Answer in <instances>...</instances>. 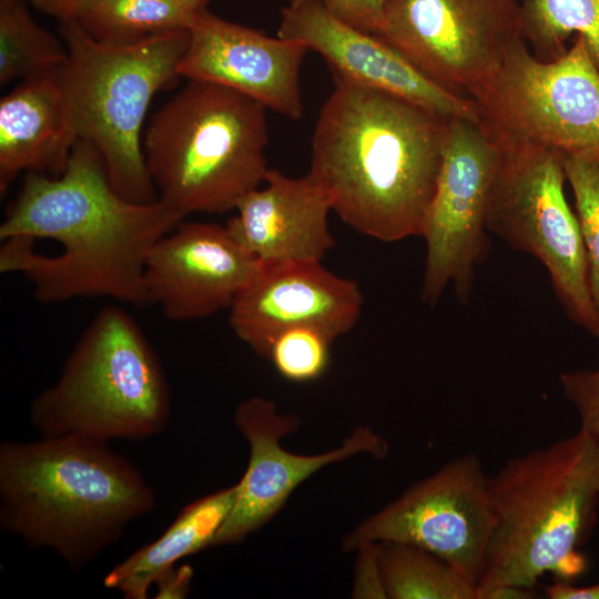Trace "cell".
Masks as SVG:
<instances>
[{
    "instance_id": "cb8c5ba5",
    "label": "cell",
    "mask_w": 599,
    "mask_h": 599,
    "mask_svg": "<svg viewBox=\"0 0 599 599\" xmlns=\"http://www.w3.org/2000/svg\"><path fill=\"white\" fill-rule=\"evenodd\" d=\"M67 60V48L35 22L22 0H0L1 85L54 72Z\"/></svg>"
},
{
    "instance_id": "7402d4cb",
    "label": "cell",
    "mask_w": 599,
    "mask_h": 599,
    "mask_svg": "<svg viewBox=\"0 0 599 599\" xmlns=\"http://www.w3.org/2000/svg\"><path fill=\"white\" fill-rule=\"evenodd\" d=\"M377 560L385 598L477 599V585L419 547L379 542Z\"/></svg>"
},
{
    "instance_id": "d6986e66",
    "label": "cell",
    "mask_w": 599,
    "mask_h": 599,
    "mask_svg": "<svg viewBox=\"0 0 599 599\" xmlns=\"http://www.w3.org/2000/svg\"><path fill=\"white\" fill-rule=\"evenodd\" d=\"M78 140L59 70L22 81L0 101L1 194L21 172L60 175Z\"/></svg>"
},
{
    "instance_id": "8992f818",
    "label": "cell",
    "mask_w": 599,
    "mask_h": 599,
    "mask_svg": "<svg viewBox=\"0 0 599 599\" xmlns=\"http://www.w3.org/2000/svg\"><path fill=\"white\" fill-rule=\"evenodd\" d=\"M29 418L42 437L109 443L160 434L171 418L169 383L134 318L98 312L68 355L57 383L34 397Z\"/></svg>"
},
{
    "instance_id": "5b68a950",
    "label": "cell",
    "mask_w": 599,
    "mask_h": 599,
    "mask_svg": "<svg viewBox=\"0 0 599 599\" xmlns=\"http://www.w3.org/2000/svg\"><path fill=\"white\" fill-rule=\"evenodd\" d=\"M266 108L225 87L192 81L152 116L143 135L158 197L185 216L221 214L264 183Z\"/></svg>"
},
{
    "instance_id": "30bf717a",
    "label": "cell",
    "mask_w": 599,
    "mask_h": 599,
    "mask_svg": "<svg viewBox=\"0 0 599 599\" xmlns=\"http://www.w3.org/2000/svg\"><path fill=\"white\" fill-rule=\"evenodd\" d=\"M437 87L459 97L525 39L519 0H387L377 34Z\"/></svg>"
},
{
    "instance_id": "484cf974",
    "label": "cell",
    "mask_w": 599,
    "mask_h": 599,
    "mask_svg": "<svg viewBox=\"0 0 599 599\" xmlns=\"http://www.w3.org/2000/svg\"><path fill=\"white\" fill-rule=\"evenodd\" d=\"M564 166L586 248L590 291L599 311V160L565 156Z\"/></svg>"
},
{
    "instance_id": "4316f807",
    "label": "cell",
    "mask_w": 599,
    "mask_h": 599,
    "mask_svg": "<svg viewBox=\"0 0 599 599\" xmlns=\"http://www.w3.org/2000/svg\"><path fill=\"white\" fill-rule=\"evenodd\" d=\"M560 385L579 416V428L599 440V368L564 372Z\"/></svg>"
},
{
    "instance_id": "603a6c76",
    "label": "cell",
    "mask_w": 599,
    "mask_h": 599,
    "mask_svg": "<svg viewBox=\"0 0 599 599\" xmlns=\"http://www.w3.org/2000/svg\"><path fill=\"white\" fill-rule=\"evenodd\" d=\"M521 18L524 38L538 59L561 57L576 34L599 70V0H524Z\"/></svg>"
},
{
    "instance_id": "83f0119b",
    "label": "cell",
    "mask_w": 599,
    "mask_h": 599,
    "mask_svg": "<svg viewBox=\"0 0 599 599\" xmlns=\"http://www.w3.org/2000/svg\"><path fill=\"white\" fill-rule=\"evenodd\" d=\"M343 21L370 33L378 34L387 0H323Z\"/></svg>"
},
{
    "instance_id": "44dd1931",
    "label": "cell",
    "mask_w": 599,
    "mask_h": 599,
    "mask_svg": "<svg viewBox=\"0 0 599 599\" xmlns=\"http://www.w3.org/2000/svg\"><path fill=\"white\" fill-rule=\"evenodd\" d=\"M200 10L185 0H82L75 21L99 42L130 44L187 30Z\"/></svg>"
},
{
    "instance_id": "e0dca14e",
    "label": "cell",
    "mask_w": 599,
    "mask_h": 599,
    "mask_svg": "<svg viewBox=\"0 0 599 599\" xmlns=\"http://www.w3.org/2000/svg\"><path fill=\"white\" fill-rule=\"evenodd\" d=\"M363 302L357 283L328 271L322 261L261 264L229 309V323L264 356L273 337L287 328L314 327L334 339L348 333Z\"/></svg>"
},
{
    "instance_id": "6da1fadb",
    "label": "cell",
    "mask_w": 599,
    "mask_h": 599,
    "mask_svg": "<svg viewBox=\"0 0 599 599\" xmlns=\"http://www.w3.org/2000/svg\"><path fill=\"white\" fill-rule=\"evenodd\" d=\"M184 219L160 199L122 196L79 139L60 175L27 173L0 225V272L23 275L42 303L111 297L145 307L149 254Z\"/></svg>"
},
{
    "instance_id": "2e32d148",
    "label": "cell",
    "mask_w": 599,
    "mask_h": 599,
    "mask_svg": "<svg viewBox=\"0 0 599 599\" xmlns=\"http://www.w3.org/2000/svg\"><path fill=\"white\" fill-rule=\"evenodd\" d=\"M260 266L225 225L181 221L149 254L148 302L173 322L205 318L230 309Z\"/></svg>"
},
{
    "instance_id": "d6a6232c",
    "label": "cell",
    "mask_w": 599,
    "mask_h": 599,
    "mask_svg": "<svg viewBox=\"0 0 599 599\" xmlns=\"http://www.w3.org/2000/svg\"><path fill=\"white\" fill-rule=\"evenodd\" d=\"M191 4L195 6L199 9L206 8V4L210 0H185Z\"/></svg>"
},
{
    "instance_id": "ffe728a7",
    "label": "cell",
    "mask_w": 599,
    "mask_h": 599,
    "mask_svg": "<svg viewBox=\"0 0 599 599\" xmlns=\"http://www.w3.org/2000/svg\"><path fill=\"white\" fill-rule=\"evenodd\" d=\"M234 499L235 485L186 505L159 538L115 565L105 575L104 587L120 591L126 599L148 598L150 587L163 571L213 546Z\"/></svg>"
},
{
    "instance_id": "f1b7e54d",
    "label": "cell",
    "mask_w": 599,
    "mask_h": 599,
    "mask_svg": "<svg viewBox=\"0 0 599 599\" xmlns=\"http://www.w3.org/2000/svg\"><path fill=\"white\" fill-rule=\"evenodd\" d=\"M193 569L189 565L173 566L163 571L155 580L158 587L156 598L181 599L190 592Z\"/></svg>"
},
{
    "instance_id": "ac0fdd59",
    "label": "cell",
    "mask_w": 599,
    "mask_h": 599,
    "mask_svg": "<svg viewBox=\"0 0 599 599\" xmlns=\"http://www.w3.org/2000/svg\"><path fill=\"white\" fill-rule=\"evenodd\" d=\"M234 211L225 226L261 264L322 261L335 246L329 199L308 174L291 177L270 169L263 186L245 195Z\"/></svg>"
},
{
    "instance_id": "7a4b0ae2",
    "label": "cell",
    "mask_w": 599,
    "mask_h": 599,
    "mask_svg": "<svg viewBox=\"0 0 599 599\" xmlns=\"http://www.w3.org/2000/svg\"><path fill=\"white\" fill-rule=\"evenodd\" d=\"M333 80L314 128L307 174L359 234L385 243L422 236L450 116Z\"/></svg>"
},
{
    "instance_id": "52a82bcc",
    "label": "cell",
    "mask_w": 599,
    "mask_h": 599,
    "mask_svg": "<svg viewBox=\"0 0 599 599\" xmlns=\"http://www.w3.org/2000/svg\"><path fill=\"white\" fill-rule=\"evenodd\" d=\"M68 51L59 75L78 139L99 152L112 186L125 199L158 200L149 175L142 126L153 97L180 78L189 30L130 44H106L75 21L60 23Z\"/></svg>"
},
{
    "instance_id": "4dcf8cb0",
    "label": "cell",
    "mask_w": 599,
    "mask_h": 599,
    "mask_svg": "<svg viewBox=\"0 0 599 599\" xmlns=\"http://www.w3.org/2000/svg\"><path fill=\"white\" fill-rule=\"evenodd\" d=\"M550 599H599V582L586 587H576L569 582L557 580L546 588Z\"/></svg>"
},
{
    "instance_id": "ba28073f",
    "label": "cell",
    "mask_w": 599,
    "mask_h": 599,
    "mask_svg": "<svg viewBox=\"0 0 599 599\" xmlns=\"http://www.w3.org/2000/svg\"><path fill=\"white\" fill-rule=\"evenodd\" d=\"M469 98L477 124L497 144H534L599 160V70L579 37L551 61L518 41Z\"/></svg>"
},
{
    "instance_id": "277c9868",
    "label": "cell",
    "mask_w": 599,
    "mask_h": 599,
    "mask_svg": "<svg viewBox=\"0 0 599 599\" xmlns=\"http://www.w3.org/2000/svg\"><path fill=\"white\" fill-rule=\"evenodd\" d=\"M488 487L494 522L477 599L498 586L535 587L547 572L569 582L583 571L577 550L597 522L599 440L579 428L509 459Z\"/></svg>"
},
{
    "instance_id": "8fae6325",
    "label": "cell",
    "mask_w": 599,
    "mask_h": 599,
    "mask_svg": "<svg viewBox=\"0 0 599 599\" xmlns=\"http://www.w3.org/2000/svg\"><path fill=\"white\" fill-rule=\"evenodd\" d=\"M499 146L465 118L447 120L441 162L422 236L426 260L422 297L435 304L449 284L460 301L489 250L487 214Z\"/></svg>"
},
{
    "instance_id": "4fadbf2b",
    "label": "cell",
    "mask_w": 599,
    "mask_h": 599,
    "mask_svg": "<svg viewBox=\"0 0 599 599\" xmlns=\"http://www.w3.org/2000/svg\"><path fill=\"white\" fill-rule=\"evenodd\" d=\"M234 423L250 445L247 468L235 485L230 515L213 546L237 544L266 524L291 494L321 468L365 453L375 458L388 454L387 441L369 427H357L339 447L318 455H298L285 450L281 439L293 433L298 419L280 414L276 405L263 397L243 400Z\"/></svg>"
},
{
    "instance_id": "1f68e13d",
    "label": "cell",
    "mask_w": 599,
    "mask_h": 599,
    "mask_svg": "<svg viewBox=\"0 0 599 599\" xmlns=\"http://www.w3.org/2000/svg\"><path fill=\"white\" fill-rule=\"evenodd\" d=\"M534 597V587L507 585L489 589L481 599H530Z\"/></svg>"
},
{
    "instance_id": "7c38bea8",
    "label": "cell",
    "mask_w": 599,
    "mask_h": 599,
    "mask_svg": "<svg viewBox=\"0 0 599 599\" xmlns=\"http://www.w3.org/2000/svg\"><path fill=\"white\" fill-rule=\"evenodd\" d=\"M488 478L476 455L458 456L355 528L344 548L413 545L477 585L494 522Z\"/></svg>"
},
{
    "instance_id": "9a60e30c",
    "label": "cell",
    "mask_w": 599,
    "mask_h": 599,
    "mask_svg": "<svg viewBox=\"0 0 599 599\" xmlns=\"http://www.w3.org/2000/svg\"><path fill=\"white\" fill-rule=\"evenodd\" d=\"M180 77L225 87L266 109L298 121L303 116L301 68L308 49L238 23L203 8L187 28Z\"/></svg>"
},
{
    "instance_id": "f546056e",
    "label": "cell",
    "mask_w": 599,
    "mask_h": 599,
    "mask_svg": "<svg viewBox=\"0 0 599 599\" xmlns=\"http://www.w3.org/2000/svg\"><path fill=\"white\" fill-rule=\"evenodd\" d=\"M30 2L35 9L62 23L75 20L82 0H30Z\"/></svg>"
},
{
    "instance_id": "9c48e42d",
    "label": "cell",
    "mask_w": 599,
    "mask_h": 599,
    "mask_svg": "<svg viewBox=\"0 0 599 599\" xmlns=\"http://www.w3.org/2000/svg\"><path fill=\"white\" fill-rule=\"evenodd\" d=\"M497 145L500 160L490 194L488 232L535 256L548 272L568 318L599 337L586 248L565 196V155L534 144Z\"/></svg>"
},
{
    "instance_id": "5bb4252c",
    "label": "cell",
    "mask_w": 599,
    "mask_h": 599,
    "mask_svg": "<svg viewBox=\"0 0 599 599\" xmlns=\"http://www.w3.org/2000/svg\"><path fill=\"white\" fill-rule=\"evenodd\" d=\"M277 37L300 42L326 61L333 79L386 92L444 116L477 123L470 98L433 83L380 37L336 17L323 0H288Z\"/></svg>"
},
{
    "instance_id": "d4e9b609",
    "label": "cell",
    "mask_w": 599,
    "mask_h": 599,
    "mask_svg": "<svg viewBox=\"0 0 599 599\" xmlns=\"http://www.w3.org/2000/svg\"><path fill=\"white\" fill-rule=\"evenodd\" d=\"M335 339L314 327H293L276 334L263 357L286 380L309 383L327 370Z\"/></svg>"
},
{
    "instance_id": "3957f363",
    "label": "cell",
    "mask_w": 599,
    "mask_h": 599,
    "mask_svg": "<svg viewBox=\"0 0 599 599\" xmlns=\"http://www.w3.org/2000/svg\"><path fill=\"white\" fill-rule=\"evenodd\" d=\"M156 495L108 443L80 436L0 444V526L80 571L149 515Z\"/></svg>"
}]
</instances>
